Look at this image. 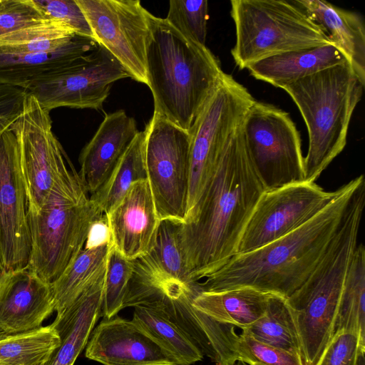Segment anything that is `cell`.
<instances>
[{
	"mask_svg": "<svg viewBox=\"0 0 365 365\" xmlns=\"http://www.w3.org/2000/svg\"><path fill=\"white\" fill-rule=\"evenodd\" d=\"M265 190L247 153L241 124L199 202L180 225V245L192 283L237 254L245 226Z\"/></svg>",
	"mask_w": 365,
	"mask_h": 365,
	"instance_id": "1",
	"label": "cell"
},
{
	"mask_svg": "<svg viewBox=\"0 0 365 365\" xmlns=\"http://www.w3.org/2000/svg\"><path fill=\"white\" fill-rule=\"evenodd\" d=\"M364 182L361 175L339 187L325 207L290 233L257 250L235 255L203 282H197V291L248 287L287 298L322 259Z\"/></svg>",
	"mask_w": 365,
	"mask_h": 365,
	"instance_id": "2",
	"label": "cell"
},
{
	"mask_svg": "<svg viewBox=\"0 0 365 365\" xmlns=\"http://www.w3.org/2000/svg\"><path fill=\"white\" fill-rule=\"evenodd\" d=\"M151 24L146 77L154 113L189 132L224 71L206 46L185 38L165 19L152 14Z\"/></svg>",
	"mask_w": 365,
	"mask_h": 365,
	"instance_id": "3",
	"label": "cell"
},
{
	"mask_svg": "<svg viewBox=\"0 0 365 365\" xmlns=\"http://www.w3.org/2000/svg\"><path fill=\"white\" fill-rule=\"evenodd\" d=\"M364 86L345 61L282 87L298 107L307 128L304 181L315 182L345 148Z\"/></svg>",
	"mask_w": 365,
	"mask_h": 365,
	"instance_id": "4",
	"label": "cell"
},
{
	"mask_svg": "<svg viewBox=\"0 0 365 365\" xmlns=\"http://www.w3.org/2000/svg\"><path fill=\"white\" fill-rule=\"evenodd\" d=\"M363 210L351 207L343 225L305 282L286 298L304 365H314L336 331L347 271L358 245Z\"/></svg>",
	"mask_w": 365,
	"mask_h": 365,
	"instance_id": "5",
	"label": "cell"
},
{
	"mask_svg": "<svg viewBox=\"0 0 365 365\" xmlns=\"http://www.w3.org/2000/svg\"><path fill=\"white\" fill-rule=\"evenodd\" d=\"M104 215L73 166L38 211H27L31 243L28 266L52 283L83 249L91 227Z\"/></svg>",
	"mask_w": 365,
	"mask_h": 365,
	"instance_id": "6",
	"label": "cell"
},
{
	"mask_svg": "<svg viewBox=\"0 0 365 365\" xmlns=\"http://www.w3.org/2000/svg\"><path fill=\"white\" fill-rule=\"evenodd\" d=\"M230 4L236 34L231 54L240 69L280 53L332 44L295 0H232Z\"/></svg>",
	"mask_w": 365,
	"mask_h": 365,
	"instance_id": "7",
	"label": "cell"
},
{
	"mask_svg": "<svg viewBox=\"0 0 365 365\" xmlns=\"http://www.w3.org/2000/svg\"><path fill=\"white\" fill-rule=\"evenodd\" d=\"M255 101L244 86L224 72L220 83L195 118L189 131V187L185 220L208 186L227 143Z\"/></svg>",
	"mask_w": 365,
	"mask_h": 365,
	"instance_id": "8",
	"label": "cell"
},
{
	"mask_svg": "<svg viewBox=\"0 0 365 365\" xmlns=\"http://www.w3.org/2000/svg\"><path fill=\"white\" fill-rule=\"evenodd\" d=\"M246 149L266 190L304 181L299 131L289 114L255 101L242 123Z\"/></svg>",
	"mask_w": 365,
	"mask_h": 365,
	"instance_id": "9",
	"label": "cell"
},
{
	"mask_svg": "<svg viewBox=\"0 0 365 365\" xmlns=\"http://www.w3.org/2000/svg\"><path fill=\"white\" fill-rule=\"evenodd\" d=\"M144 132L148 181L160 220L184 223L189 187L190 133L153 113Z\"/></svg>",
	"mask_w": 365,
	"mask_h": 365,
	"instance_id": "10",
	"label": "cell"
},
{
	"mask_svg": "<svg viewBox=\"0 0 365 365\" xmlns=\"http://www.w3.org/2000/svg\"><path fill=\"white\" fill-rule=\"evenodd\" d=\"M49 113L26 92L21 113L9 128L18 145L27 211H38L57 181L73 167L52 130Z\"/></svg>",
	"mask_w": 365,
	"mask_h": 365,
	"instance_id": "11",
	"label": "cell"
},
{
	"mask_svg": "<svg viewBox=\"0 0 365 365\" xmlns=\"http://www.w3.org/2000/svg\"><path fill=\"white\" fill-rule=\"evenodd\" d=\"M98 45L106 48L132 79L147 85L146 52L151 16L139 0H76Z\"/></svg>",
	"mask_w": 365,
	"mask_h": 365,
	"instance_id": "12",
	"label": "cell"
},
{
	"mask_svg": "<svg viewBox=\"0 0 365 365\" xmlns=\"http://www.w3.org/2000/svg\"><path fill=\"white\" fill-rule=\"evenodd\" d=\"M315 182L304 181L265 190L241 235L237 254L267 245L304 225L336 195Z\"/></svg>",
	"mask_w": 365,
	"mask_h": 365,
	"instance_id": "13",
	"label": "cell"
},
{
	"mask_svg": "<svg viewBox=\"0 0 365 365\" xmlns=\"http://www.w3.org/2000/svg\"><path fill=\"white\" fill-rule=\"evenodd\" d=\"M128 77L115 58L98 45L63 71L34 82L25 91L49 112L59 107L103 110L113 83Z\"/></svg>",
	"mask_w": 365,
	"mask_h": 365,
	"instance_id": "14",
	"label": "cell"
},
{
	"mask_svg": "<svg viewBox=\"0 0 365 365\" xmlns=\"http://www.w3.org/2000/svg\"><path fill=\"white\" fill-rule=\"evenodd\" d=\"M31 248L18 145L8 130L0 136V262L4 270L28 266Z\"/></svg>",
	"mask_w": 365,
	"mask_h": 365,
	"instance_id": "15",
	"label": "cell"
},
{
	"mask_svg": "<svg viewBox=\"0 0 365 365\" xmlns=\"http://www.w3.org/2000/svg\"><path fill=\"white\" fill-rule=\"evenodd\" d=\"M194 292L195 284L168 292L154 291L138 304L147 299L155 302L187 333L203 356L209 357L216 365H235L238 334L234 327L220 323L196 309L192 304Z\"/></svg>",
	"mask_w": 365,
	"mask_h": 365,
	"instance_id": "16",
	"label": "cell"
},
{
	"mask_svg": "<svg viewBox=\"0 0 365 365\" xmlns=\"http://www.w3.org/2000/svg\"><path fill=\"white\" fill-rule=\"evenodd\" d=\"M90 336L85 356L103 365H178L133 320L104 319Z\"/></svg>",
	"mask_w": 365,
	"mask_h": 365,
	"instance_id": "17",
	"label": "cell"
},
{
	"mask_svg": "<svg viewBox=\"0 0 365 365\" xmlns=\"http://www.w3.org/2000/svg\"><path fill=\"white\" fill-rule=\"evenodd\" d=\"M180 225L181 222L174 220L160 221L153 247L147 254L133 260L134 271L128 298L140 297L157 290L165 292L176 287H190L194 284L180 245Z\"/></svg>",
	"mask_w": 365,
	"mask_h": 365,
	"instance_id": "18",
	"label": "cell"
},
{
	"mask_svg": "<svg viewBox=\"0 0 365 365\" xmlns=\"http://www.w3.org/2000/svg\"><path fill=\"white\" fill-rule=\"evenodd\" d=\"M110 243L130 260L153 247L160 219L148 180L135 182L106 214Z\"/></svg>",
	"mask_w": 365,
	"mask_h": 365,
	"instance_id": "19",
	"label": "cell"
},
{
	"mask_svg": "<svg viewBox=\"0 0 365 365\" xmlns=\"http://www.w3.org/2000/svg\"><path fill=\"white\" fill-rule=\"evenodd\" d=\"M55 311L51 283L29 266L4 271L0 279V328L8 333L37 329Z\"/></svg>",
	"mask_w": 365,
	"mask_h": 365,
	"instance_id": "20",
	"label": "cell"
},
{
	"mask_svg": "<svg viewBox=\"0 0 365 365\" xmlns=\"http://www.w3.org/2000/svg\"><path fill=\"white\" fill-rule=\"evenodd\" d=\"M138 132L135 120L125 110L106 115L78 158V175L90 196L106 181Z\"/></svg>",
	"mask_w": 365,
	"mask_h": 365,
	"instance_id": "21",
	"label": "cell"
},
{
	"mask_svg": "<svg viewBox=\"0 0 365 365\" xmlns=\"http://www.w3.org/2000/svg\"><path fill=\"white\" fill-rule=\"evenodd\" d=\"M106 274V272H105ZM105 274L88 287L52 323L61 343L43 365H73L86 346L94 325L102 313Z\"/></svg>",
	"mask_w": 365,
	"mask_h": 365,
	"instance_id": "22",
	"label": "cell"
},
{
	"mask_svg": "<svg viewBox=\"0 0 365 365\" xmlns=\"http://www.w3.org/2000/svg\"><path fill=\"white\" fill-rule=\"evenodd\" d=\"M295 2L323 29L331 43L344 55L365 85V25L361 14L341 9L327 1L295 0Z\"/></svg>",
	"mask_w": 365,
	"mask_h": 365,
	"instance_id": "23",
	"label": "cell"
},
{
	"mask_svg": "<svg viewBox=\"0 0 365 365\" xmlns=\"http://www.w3.org/2000/svg\"><path fill=\"white\" fill-rule=\"evenodd\" d=\"M98 46L95 39L78 35L66 46L53 53L22 55L0 53V84L26 90L34 82L63 71Z\"/></svg>",
	"mask_w": 365,
	"mask_h": 365,
	"instance_id": "24",
	"label": "cell"
},
{
	"mask_svg": "<svg viewBox=\"0 0 365 365\" xmlns=\"http://www.w3.org/2000/svg\"><path fill=\"white\" fill-rule=\"evenodd\" d=\"M347 61L333 44L289 51L266 57L246 69L255 78L282 86Z\"/></svg>",
	"mask_w": 365,
	"mask_h": 365,
	"instance_id": "25",
	"label": "cell"
},
{
	"mask_svg": "<svg viewBox=\"0 0 365 365\" xmlns=\"http://www.w3.org/2000/svg\"><path fill=\"white\" fill-rule=\"evenodd\" d=\"M271 294L248 287L198 292L195 284L192 304L212 319L243 330L264 314Z\"/></svg>",
	"mask_w": 365,
	"mask_h": 365,
	"instance_id": "26",
	"label": "cell"
},
{
	"mask_svg": "<svg viewBox=\"0 0 365 365\" xmlns=\"http://www.w3.org/2000/svg\"><path fill=\"white\" fill-rule=\"evenodd\" d=\"M133 307L132 320L178 365H192L203 359V354L191 338L168 317L155 302L147 299Z\"/></svg>",
	"mask_w": 365,
	"mask_h": 365,
	"instance_id": "27",
	"label": "cell"
},
{
	"mask_svg": "<svg viewBox=\"0 0 365 365\" xmlns=\"http://www.w3.org/2000/svg\"><path fill=\"white\" fill-rule=\"evenodd\" d=\"M110 247V242L95 247H83L51 283L56 316L62 314L106 272Z\"/></svg>",
	"mask_w": 365,
	"mask_h": 365,
	"instance_id": "28",
	"label": "cell"
},
{
	"mask_svg": "<svg viewBox=\"0 0 365 365\" xmlns=\"http://www.w3.org/2000/svg\"><path fill=\"white\" fill-rule=\"evenodd\" d=\"M60 343L52 324L22 333L0 328V365H43Z\"/></svg>",
	"mask_w": 365,
	"mask_h": 365,
	"instance_id": "29",
	"label": "cell"
},
{
	"mask_svg": "<svg viewBox=\"0 0 365 365\" xmlns=\"http://www.w3.org/2000/svg\"><path fill=\"white\" fill-rule=\"evenodd\" d=\"M144 132L139 131L101 187L90 199L106 215L137 181L148 180Z\"/></svg>",
	"mask_w": 365,
	"mask_h": 365,
	"instance_id": "30",
	"label": "cell"
},
{
	"mask_svg": "<svg viewBox=\"0 0 365 365\" xmlns=\"http://www.w3.org/2000/svg\"><path fill=\"white\" fill-rule=\"evenodd\" d=\"M78 36L63 23L46 19L0 37V53L41 54L53 53Z\"/></svg>",
	"mask_w": 365,
	"mask_h": 365,
	"instance_id": "31",
	"label": "cell"
},
{
	"mask_svg": "<svg viewBox=\"0 0 365 365\" xmlns=\"http://www.w3.org/2000/svg\"><path fill=\"white\" fill-rule=\"evenodd\" d=\"M356 333L365 344V247L358 244L341 297L336 331Z\"/></svg>",
	"mask_w": 365,
	"mask_h": 365,
	"instance_id": "32",
	"label": "cell"
},
{
	"mask_svg": "<svg viewBox=\"0 0 365 365\" xmlns=\"http://www.w3.org/2000/svg\"><path fill=\"white\" fill-rule=\"evenodd\" d=\"M242 331L302 359L297 328L284 297L271 294L264 314Z\"/></svg>",
	"mask_w": 365,
	"mask_h": 365,
	"instance_id": "33",
	"label": "cell"
},
{
	"mask_svg": "<svg viewBox=\"0 0 365 365\" xmlns=\"http://www.w3.org/2000/svg\"><path fill=\"white\" fill-rule=\"evenodd\" d=\"M133 271V260L125 257L110 245L103 288L102 314L104 319H110L124 309Z\"/></svg>",
	"mask_w": 365,
	"mask_h": 365,
	"instance_id": "34",
	"label": "cell"
},
{
	"mask_svg": "<svg viewBox=\"0 0 365 365\" xmlns=\"http://www.w3.org/2000/svg\"><path fill=\"white\" fill-rule=\"evenodd\" d=\"M208 18L206 0H171L165 19L185 38L205 46Z\"/></svg>",
	"mask_w": 365,
	"mask_h": 365,
	"instance_id": "35",
	"label": "cell"
},
{
	"mask_svg": "<svg viewBox=\"0 0 365 365\" xmlns=\"http://www.w3.org/2000/svg\"><path fill=\"white\" fill-rule=\"evenodd\" d=\"M237 361L247 365H304L302 357L261 342L242 331L235 342Z\"/></svg>",
	"mask_w": 365,
	"mask_h": 365,
	"instance_id": "36",
	"label": "cell"
},
{
	"mask_svg": "<svg viewBox=\"0 0 365 365\" xmlns=\"http://www.w3.org/2000/svg\"><path fill=\"white\" fill-rule=\"evenodd\" d=\"M46 19L34 0H0V37Z\"/></svg>",
	"mask_w": 365,
	"mask_h": 365,
	"instance_id": "37",
	"label": "cell"
},
{
	"mask_svg": "<svg viewBox=\"0 0 365 365\" xmlns=\"http://www.w3.org/2000/svg\"><path fill=\"white\" fill-rule=\"evenodd\" d=\"M34 1L48 19L63 23L78 36L93 38L91 27L76 0H34Z\"/></svg>",
	"mask_w": 365,
	"mask_h": 365,
	"instance_id": "38",
	"label": "cell"
},
{
	"mask_svg": "<svg viewBox=\"0 0 365 365\" xmlns=\"http://www.w3.org/2000/svg\"><path fill=\"white\" fill-rule=\"evenodd\" d=\"M361 347L365 344L356 333L335 331L314 365H355Z\"/></svg>",
	"mask_w": 365,
	"mask_h": 365,
	"instance_id": "39",
	"label": "cell"
},
{
	"mask_svg": "<svg viewBox=\"0 0 365 365\" xmlns=\"http://www.w3.org/2000/svg\"><path fill=\"white\" fill-rule=\"evenodd\" d=\"M26 95L23 88L0 84V136L20 115Z\"/></svg>",
	"mask_w": 365,
	"mask_h": 365,
	"instance_id": "40",
	"label": "cell"
},
{
	"mask_svg": "<svg viewBox=\"0 0 365 365\" xmlns=\"http://www.w3.org/2000/svg\"><path fill=\"white\" fill-rule=\"evenodd\" d=\"M110 242L108 227L106 215L96 222L91 228L85 248L95 247Z\"/></svg>",
	"mask_w": 365,
	"mask_h": 365,
	"instance_id": "41",
	"label": "cell"
},
{
	"mask_svg": "<svg viewBox=\"0 0 365 365\" xmlns=\"http://www.w3.org/2000/svg\"><path fill=\"white\" fill-rule=\"evenodd\" d=\"M365 347H361L356 358L355 365H365Z\"/></svg>",
	"mask_w": 365,
	"mask_h": 365,
	"instance_id": "42",
	"label": "cell"
},
{
	"mask_svg": "<svg viewBox=\"0 0 365 365\" xmlns=\"http://www.w3.org/2000/svg\"><path fill=\"white\" fill-rule=\"evenodd\" d=\"M4 271H5V270H4V269L3 266H2V264H1V262H0V279H1V277H2V275H3V274H4Z\"/></svg>",
	"mask_w": 365,
	"mask_h": 365,
	"instance_id": "43",
	"label": "cell"
},
{
	"mask_svg": "<svg viewBox=\"0 0 365 365\" xmlns=\"http://www.w3.org/2000/svg\"><path fill=\"white\" fill-rule=\"evenodd\" d=\"M236 365V364H235Z\"/></svg>",
	"mask_w": 365,
	"mask_h": 365,
	"instance_id": "44",
	"label": "cell"
}]
</instances>
